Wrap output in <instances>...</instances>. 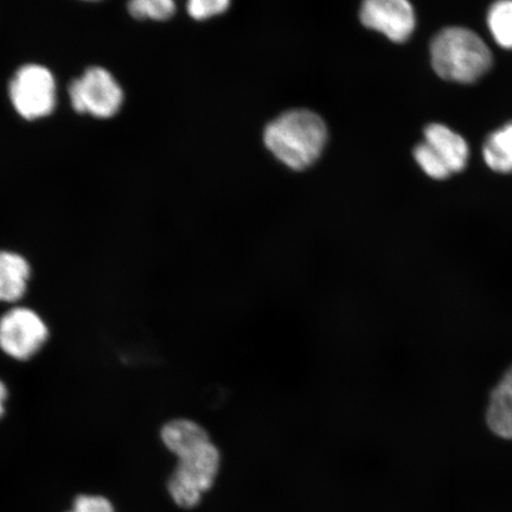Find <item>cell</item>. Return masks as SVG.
Masks as SVG:
<instances>
[{"mask_svg": "<svg viewBox=\"0 0 512 512\" xmlns=\"http://www.w3.org/2000/svg\"><path fill=\"white\" fill-rule=\"evenodd\" d=\"M69 99L76 112L108 119L123 106L124 91L107 69L92 67L70 83Z\"/></svg>", "mask_w": 512, "mask_h": 512, "instance_id": "5", "label": "cell"}, {"mask_svg": "<svg viewBox=\"0 0 512 512\" xmlns=\"http://www.w3.org/2000/svg\"><path fill=\"white\" fill-rule=\"evenodd\" d=\"M425 142L451 170L452 174L466 169L470 147L465 138L443 124H431L425 128Z\"/></svg>", "mask_w": 512, "mask_h": 512, "instance_id": "8", "label": "cell"}, {"mask_svg": "<svg viewBox=\"0 0 512 512\" xmlns=\"http://www.w3.org/2000/svg\"><path fill=\"white\" fill-rule=\"evenodd\" d=\"M483 158L492 171L512 172V121L489 134L483 144Z\"/></svg>", "mask_w": 512, "mask_h": 512, "instance_id": "11", "label": "cell"}, {"mask_svg": "<svg viewBox=\"0 0 512 512\" xmlns=\"http://www.w3.org/2000/svg\"><path fill=\"white\" fill-rule=\"evenodd\" d=\"M31 267L18 253L0 251V303H16L27 293Z\"/></svg>", "mask_w": 512, "mask_h": 512, "instance_id": "10", "label": "cell"}, {"mask_svg": "<svg viewBox=\"0 0 512 512\" xmlns=\"http://www.w3.org/2000/svg\"><path fill=\"white\" fill-rule=\"evenodd\" d=\"M49 329L28 307H15L0 318V349L17 361H27L47 343Z\"/></svg>", "mask_w": 512, "mask_h": 512, "instance_id": "6", "label": "cell"}, {"mask_svg": "<svg viewBox=\"0 0 512 512\" xmlns=\"http://www.w3.org/2000/svg\"><path fill=\"white\" fill-rule=\"evenodd\" d=\"M485 421L496 437L512 441V364L491 390Z\"/></svg>", "mask_w": 512, "mask_h": 512, "instance_id": "9", "label": "cell"}, {"mask_svg": "<svg viewBox=\"0 0 512 512\" xmlns=\"http://www.w3.org/2000/svg\"><path fill=\"white\" fill-rule=\"evenodd\" d=\"M431 62L434 72L441 79L469 85L489 73L494 56L476 31L450 27L433 38Z\"/></svg>", "mask_w": 512, "mask_h": 512, "instance_id": "1", "label": "cell"}, {"mask_svg": "<svg viewBox=\"0 0 512 512\" xmlns=\"http://www.w3.org/2000/svg\"><path fill=\"white\" fill-rule=\"evenodd\" d=\"M69 512H114L112 504L101 496H80Z\"/></svg>", "mask_w": 512, "mask_h": 512, "instance_id": "16", "label": "cell"}, {"mask_svg": "<svg viewBox=\"0 0 512 512\" xmlns=\"http://www.w3.org/2000/svg\"><path fill=\"white\" fill-rule=\"evenodd\" d=\"M414 158L425 174L433 179L441 181V179H446L452 175L444 160L426 142H422L415 147Z\"/></svg>", "mask_w": 512, "mask_h": 512, "instance_id": "14", "label": "cell"}, {"mask_svg": "<svg viewBox=\"0 0 512 512\" xmlns=\"http://www.w3.org/2000/svg\"><path fill=\"white\" fill-rule=\"evenodd\" d=\"M361 19L367 28L396 43L407 41L416 24L413 6L406 0H368L362 5Z\"/></svg>", "mask_w": 512, "mask_h": 512, "instance_id": "7", "label": "cell"}, {"mask_svg": "<svg viewBox=\"0 0 512 512\" xmlns=\"http://www.w3.org/2000/svg\"><path fill=\"white\" fill-rule=\"evenodd\" d=\"M8 388H6L5 384L2 380H0V418L5 413V401L8 399Z\"/></svg>", "mask_w": 512, "mask_h": 512, "instance_id": "17", "label": "cell"}, {"mask_svg": "<svg viewBox=\"0 0 512 512\" xmlns=\"http://www.w3.org/2000/svg\"><path fill=\"white\" fill-rule=\"evenodd\" d=\"M177 466L169 479L168 489L179 507L191 509L201 502L215 483L221 465L219 448L210 438L184 447L175 453Z\"/></svg>", "mask_w": 512, "mask_h": 512, "instance_id": "3", "label": "cell"}, {"mask_svg": "<svg viewBox=\"0 0 512 512\" xmlns=\"http://www.w3.org/2000/svg\"><path fill=\"white\" fill-rule=\"evenodd\" d=\"M229 8L227 0H192L188 3V12L197 21L222 14Z\"/></svg>", "mask_w": 512, "mask_h": 512, "instance_id": "15", "label": "cell"}, {"mask_svg": "<svg viewBox=\"0 0 512 512\" xmlns=\"http://www.w3.org/2000/svg\"><path fill=\"white\" fill-rule=\"evenodd\" d=\"M12 106L25 120L48 117L56 107V81L41 64H25L12 78L9 87Z\"/></svg>", "mask_w": 512, "mask_h": 512, "instance_id": "4", "label": "cell"}, {"mask_svg": "<svg viewBox=\"0 0 512 512\" xmlns=\"http://www.w3.org/2000/svg\"><path fill=\"white\" fill-rule=\"evenodd\" d=\"M486 24L499 47L512 50V0H499L490 6Z\"/></svg>", "mask_w": 512, "mask_h": 512, "instance_id": "12", "label": "cell"}, {"mask_svg": "<svg viewBox=\"0 0 512 512\" xmlns=\"http://www.w3.org/2000/svg\"><path fill=\"white\" fill-rule=\"evenodd\" d=\"M328 130L316 113L296 110L280 115L265 131V144L293 170L309 168L322 153Z\"/></svg>", "mask_w": 512, "mask_h": 512, "instance_id": "2", "label": "cell"}, {"mask_svg": "<svg viewBox=\"0 0 512 512\" xmlns=\"http://www.w3.org/2000/svg\"><path fill=\"white\" fill-rule=\"evenodd\" d=\"M128 11L137 19L166 21L174 16L176 4L172 0H133L128 4Z\"/></svg>", "mask_w": 512, "mask_h": 512, "instance_id": "13", "label": "cell"}]
</instances>
